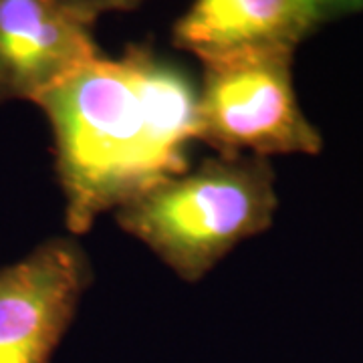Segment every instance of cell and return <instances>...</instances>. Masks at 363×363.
I'll return each mask as SVG.
<instances>
[{
    "mask_svg": "<svg viewBox=\"0 0 363 363\" xmlns=\"http://www.w3.org/2000/svg\"><path fill=\"white\" fill-rule=\"evenodd\" d=\"M55 140L67 228L83 234L157 182L188 169L176 143L143 105L123 59L97 57L39 101Z\"/></svg>",
    "mask_w": 363,
    "mask_h": 363,
    "instance_id": "cell-1",
    "label": "cell"
},
{
    "mask_svg": "<svg viewBox=\"0 0 363 363\" xmlns=\"http://www.w3.org/2000/svg\"><path fill=\"white\" fill-rule=\"evenodd\" d=\"M277 212L274 174L264 157L222 156L157 182L116 210L184 281H198L236 245L264 233Z\"/></svg>",
    "mask_w": 363,
    "mask_h": 363,
    "instance_id": "cell-2",
    "label": "cell"
},
{
    "mask_svg": "<svg viewBox=\"0 0 363 363\" xmlns=\"http://www.w3.org/2000/svg\"><path fill=\"white\" fill-rule=\"evenodd\" d=\"M286 47L202 61L200 133L222 156L317 154L321 135L301 111Z\"/></svg>",
    "mask_w": 363,
    "mask_h": 363,
    "instance_id": "cell-3",
    "label": "cell"
},
{
    "mask_svg": "<svg viewBox=\"0 0 363 363\" xmlns=\"http://www.w3.org/2000/svg\"><path fill=\"white\" fill-rule=\"evenodd\" d=\"M89 281L85 250L67 236L0 267V363H51Z\"/></svg>",
    "mask_w": 363,
    "mask_h": 363,
    "instance_id": "cell-4",
    "label": "cell"
},
{
    "mask_svg": "<svg viewBox=\"0 0 363 363\" xmlns=\"http://www.w3.org/2000/svg\"><path fill=\"white\" fill-rule=\"evenodd\" d=\"M97 57L91 25L57 0H0V104H37Z\"/></svg>",
    "mask_w": 363,
    "mask_h": 363,
    "instance_id": "cell-5",
    "label": "cell"
},
{
    "mask_svg": "<svg viewBox=\"0 0 363 363\" xmlns=\"http://www.w3.org/2000/svg\"><path fill=\"white\" fill-rule=\"evenodd\" d=\"M313 26L298 0H194L174 26V43L202 63L255 49H295Z\"/></svg>",
    "mask_w": 363,
    "mask_h": 363,
    "instance_id": "cell-6",
    "label": "cell"
},
{
    "mask_svg": "<svg viewBox=\"0 0 363 363\" xmlns=\"http://www.w3.org/2000/svg\"><path fill=\"white\" fill-rule=\"evenodd\" d=\"M57 2L87 25H93V21L105 13L131 11L138 4H142V0H57Z\"/></svg>",
    "mask_w": 363,
    "mask_h": 363,
    "instance_id": "cell-7",
    "label": "cell"
},
{
    "mask_svg": "<svg viewBox=\"0 0 363 363\" xmlns=\"http://www.w3.org/2000/svg\"><path fill=\"white\" fill-rule=\"evenodd\" d=\"M363 6V0H321V16L329 13H347Z\"/></svg>",
    "mask_w": 363,
    "mask_h": 363,
    "instance_id": "cell-8",
    "label": "cell"
},
{
    "mask_svg": "<svg viewBox=\"0 0 363 363\" xmlns=\"http://www.w3.org/2000/svg\"><path fill=\"white\" fill-rule=\"evenodd\" d=\"M298 4L303 6V11L309 14L313 23H317L321 18V0H298Z\"/></svg>",
    "mask_w": 363,
    "mask_h": 363,
    "instance_id": "cell-9",
    "label": "cell"
}]
</instances>
